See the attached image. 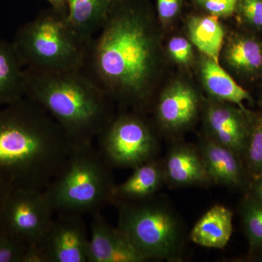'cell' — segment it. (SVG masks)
<instances>
[{"label":"cell","mask_w":262,"mask_h":262,"mask_svg":"<svg viewBox=\"0 0 262 262\" xmlns=\"http://www.w3.org/2000/svg\"><path fill=\"white\" fill-rule=\"evenodd\" d=\"M251 192L252 195L251 196L262 203V177L253 180Z\"/></svg>","instance_id":"30"},{"label":"cell","mask_w":262,"mask_h":262,"mask_svg":"<svg viewBox=\"0 0 262 262\" xmlns=\"http://www.w3.org/2000/svg\"><path fill=\"white\" fill-rule=\"evenodd\" d=\"M203 14L227 18L235 14L238 0H191Z\"/></svg>","instance_id":"26"},{"label":"cell","mask_w":262,"mask_h":262,"mask_svg":"<svg viewBox=\"0 0 262 262\" xmlns=\"http://www.w3.org/2000/svg\"><path fill=\"white\" fill-rule=\"evenodd\" d=\"M241 78L254 80L262 75V41L251 34L233 32L226 36L220 62Z\"/></svg>","instance_id":"14"},{"label":"cell","mask_w":262,"mask_h":262,"mask_svg":"<svg viewBox=\"0 0 262 262\" xmlns=\"http://www.w3.org/2000/svg\"><path fill=\"white\" fill-rule=\"evenodd\" d=\"M117 227L128 237L146 261H182L186 245L185 226L181 215L161 196L119 203Z\"/></svg>","instance_id":"6"},{"label":"cell","mask_w":262,"mask_h":262,"mask_svg":"<svg viewBox=\"0 0 262 262\" xmlns=\"http://www.w3.org/2000/svg\"><path fill=\"white\" fill-rule=\"evenodd\" d=\"M128 237L113 227L101 213L92 215L90 225L89 262H144Z\"/></svg>","instance_id":"12"},{"label":"cell","mask_w":262,"mask_h":262,"mask_svg":"<svg viewBox=\"0 0 262 262\" xmlns=\"http://www.w3.org/2000/svg\"><path fill=\"white\" fill-rule=\"evenodd\" d=\"M233 213L227 207L215 205L204 213L189 233V239L202 247L223 249L233 232Z\"/></svg>","instance_id":"18"},{"label":"cell","mask_w":262,"mask_h":262,"mask_svg":"<svg viewBox=\"0 0 262 262\" xmlns=\"http://www.w3.org/2000/svg\"><path fill=\"white\" fill-rule=\"evenodd\" d=\"M250 176L253 180L262 177V115L251 114V127L244 151Z\"/></svg>","instance_id":"22"},{"label":"cell","mask_w":262,"mask_h":262,"mask_svg":"<svg viewBox=\"0 0 262 262\" xmlns=\"http://www.w3.org/2000/svg\"><path fill=\"white\" fill-rule=\"evenodd\" d=\"M120 0H67V18L84 39L91 42Z\"/></svg>","instance_id":"19"},{"label":"cell","mask_w":262,"mask_h":262,"mask_svg":"<svg viewBox=\"0 0 262 262\" xmlns=\"http://www.w3.org/2000/svg\"><path fill=\"white\" fill-rule=\"evenodd\" d=\"M60 125L27 97L0 107V182L43 191L72 151Z\"/></svg>","instance_id":"2"},{"label":"cell","mask_w":262,"mask_h":262,"mask_svg":"<svg viewBox=\"0 0 262 262\" xmlns=\"http://www.w3.org/2000/svg\"><path fill=\"white\" fill-rule=\"evenodd\" d=\"M51 5V8L59 13L67 14V0H46Z\"/></svg>","instance_id":"31"},{"label":"cell","mask_w":262,"mask_h":262,"mask_svg":"<svg viewBox=\"0 0 262 262\" xmlns=\"http://www.w3.org/2000/svg\"><path fill=\"white\" fill-rule=\"evenodd\" d=\"M11 189L12 187H9V186L0 182V236L3 235L1 229L2 212H3V206H4L5 199H6L8 193H9L10 189Z\"/></svg>","instance_id":"29"},{"label":"cell","mask_w":262,"mask_h":262,"mask_svg":"<svg viewBox=\"0 0 262 262\" xmlns=\"http://www.w3.org/2000/svg\"><path fill=\"white\" fill-rule=\"evenodd\" d=\"M251 114L234 103L207 98L201 115L204 135L241 157L247 145Z\"/></svg>","instance_id":"11"},{"label":"cell","mask_w":262,"mask_h":262,"mask_svg":"<svg viewBox=\"0 0 262 262\" xmlns=\"http://www.w3.org/2000/svg\"><path fill=\"white\" fill-rule=\"evenodd\" d=\"M54 215L43 191L12 188L2 212V233L25 246H37L47 233Z\"/></svg>","instance_id":"8"},{"label":"cell","mask_w":262,"mask_h":262,"mask_svg":"<svg viewBox=\"0 0 262 262\" xmlns=\"http://www.w3.org/2000/svg\"><path fill=\"white\" fill-rule=\"evenodd\" d=\"M162 33L148 0H120L91 41L82 70L120 110L145 114L163 70Z\"/></svg>","instance_id":"1"},{"label":"cell","mask_w":262,"mask_h":262,"mask_svg":"<svg viewBox=\"0 0 262 262\" xmlns=\"http://www.w3.org/2000/svg\"><path fill=\"white\" fill-rule=\"evenodd\" d=\"M24 72L25 97L56 120L72 147L93 144L115 115L113 100L82 70Z\"/></svg>","instance_id":"3"},{"label":"cell","mask_w":262,"mask_h":262,"mask_svg":"<svg viewBox=\"0 0 262 262\" xmlns=\"http://www.w3.org/2000/svg\"><path fill=\"white\" fill-rule=\"evenodd\" d=\"M204 99L184 79L169 82L155 98L154 123L157 130L168 136L180 135L194 126L202 115Z\"/></svg>","instance_id":"10"},{"label":"cell","mask_w":262,"mask_h":262,"mask_svg":"<svg viewBox=\"0 0 262 262\" xmlns=\"http://www.w3.org/2000/svg\"><path fill=\"white\" fill-rule=\"evenodd\" d=\"M29 246L0 236V262H24Z\"/></svg>","instance_id":"28"},{"label":"cell","mask_w":262,"mask_h":262,"mask_svg":"<svg viewBox=\"0 0 262 262\" xmlns=\"http://www.w3.org/2000/svg\"><path fill=\"white\" fill-rule=\"evenodd\" d=\"M183 0H156V17L162 29L173 24L183 9Z\"/></svg>","instance_id":"27"},{"label":"cell","mask_w":262,"mask_h":262,"mask_svg":"<svg viewBox=\"0 0 262 262\" xmlns=\"http://www.w3.org/2000/svg\"><path fill=\"white\" fill-rule=\"evenodd\" d=\"M145 114L120 110L98 136V148L112 167L134 169L155 159L158 130Z\"/></svg>","instance_id":"7"},{"label":"cell","mask_w":262,"mask_h":262,"mask_svg":"<svg viewBox=\"0 0 262 262\" xmlns=\"http://www.w3.org/2000/svg\"><path fill=\"white\" fill-rule=\"evenodd\" d=\"M187 37L199 53L220 62L221 52L227 36L220 18L207 14L188 15Z\"/></svg>","instance_id":"20"},{"label":"cell","mask_w":262,"mask_h":262,"mask_svg":"<svg viewBox=\"0 0 262 262\" xmlns=\"http://www.w3.org/2000/svg\"><path fill=\"white\" fill-rule=\"evenodd\" d=\"M24 70L13 41L0 39V106L25 97Z\"/></svg>","instance_id":"21"},{"label":"cell","mask_w":262,"mask_h":262,"mask_svg":"<svg viewBox=\"0 0 262 262\" xmlns=\"http://www.w3.org/2000/svg\"><path fill=\"white\" fill-rule=\"evenodd\" d=\"M165 181L173 188L211 184L198 146L185 142L171 146L163 163Z\"/></svg>","instance_id":"13"},{"label":"cell","mask_w":262,"mask_h":262,"mask_svg":"<svg viewBox=\"0 0 262 262\" xmlns=\"http://www.w3.org/2000/svg\"><path fill=\"white\" fill-rule=\"evenodd\" d=\"M165 50L170 61L179 68L189 70L195 66L196 56L194 46L187 37L173 36L167 42Z\"/></svg>","instance_id":"24"},{"label":"cell","mask_w":262,"mask_h":262,"mask_svg":"<svg viewBox=\"0 0 262 262\" xmlns=\"http://www.w3.org/2000/svg\"><path fill=\"white\" fill-rule=\"evenodd\" d=\"M13 42L24 68L51 71L82 70L91 44L51 8L22 24Z\"/></svg>","instance_id":"5"},{"label":"cell","mask_w":262,"mask_h":262,"mask_svg":"<svg viewBox=\"0 0 262 262\" xmlns=\"http://www.w3.org/2000/svg\"><path fill=\"white\" fill-rule=\"evenodd\" d=\"M90 232L83 215L58 213L42 241L30 246L27 262H89Z\"/></svg>","instance_id":"9"},{"label":"cell","mask_w":262,"mask_h":262,"mask_svg":"<svg viewBox=\"0 0 262 262\" xmlns=\"http://www.w3.org/2000/svg\"><path fill=\"white\" fill-rule=\"evenodd\" d=\"M112 169L94 143L72 147L59 171L43 190L55 214L93 215L111 205L116 185Z\"/></svg>","instance_id":"4"},{"label":"cell","mask_w":262,"mask_h":262,"mask_svg":"<svg viewBox=\"0 0 262 262\" xmlns=\"http://www.w3.org/2000/svg\"><path fill=\"white\" fill-rule=\"evenodd\" d=\"M200 82L208 98L244 107V101H252L251 94L222 67L220 62L199 53L195 66Z\"/></svg>","instance_id":"15"},{"label":"cell","mask_w":262,"mask_h":262,"mask_svg":"<svg viewBox=\"0 0 262 262\" xmlns=\"http://www.w3.org/2000/svg\"><path fill=\"white\" fill-rule=\"evenodd\" d=\"M165 183L163 161L156 158L149 160L133 169L126 181L115 185L111 205L141 201L154 196Z\"/></svg>","instance_id":"17"},{"label":"cell","mask_w":262,"mask_h":262,"mask_svg":"<svg viewBox=\"0 0 262 262\" xmlns=\"http://www.w3.org/2000/svg\"><path fill=\"white\" fill-rule=\"evenodd\" d=\"M261 104H262V100H261Z\"/></svg>","instance_id":"32"},{"label":"cell","mask_w":262,"mask_h":262,"mask_svg":"<svg viewBox=\"0 0 262 262\" xmlns=\"http://www.w3.org/2000/svg\"><path fill=\"white\" fill-rule=\"evenodd\" d=\"M234 15L249 28L262 32V0H238Z\"/></svg>","instance_id":"25"},{"label":"cell","mask_w":262,"mask_h":262,"mask_svg":"<svg viewBox=\"0 0 262 262\" xmlns=\"http://www.w3.org/2000/svg\"><path fill=\"white\" fill-rule=\"evenodd\" d=\"M241 213L250 246L262 247V203L251 196L243 203Z\"/></svg>","instance_id":"23"},{"label":"cell","mask_w":262,"mask_h":262,"mask_svg":"<svg viewBox=\"0 0 262 262\" xmlns=\"http://www.w3.org/2000/svg\"><path fill=\"white\" fill-rule=\"evenodd\" d=\"M198 146L211 184L235 188L244 183L241 157L203 134Z\"/></svg>","instance_id":"16"}]
</instances>
